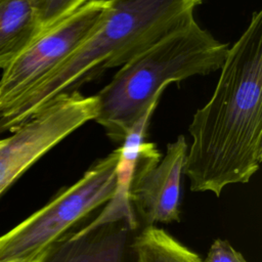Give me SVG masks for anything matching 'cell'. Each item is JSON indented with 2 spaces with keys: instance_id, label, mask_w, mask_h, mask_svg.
<instances>
[{
  "instance_id": "277c9868",
  "label": "cell",
  "mask_w": 262,
  "mask_h": 262,
  "mask_svg": "<svg viewBox=\"0 0 262 262\" xmlns=\"http://www.w3.org/2000/svg\"><path fill=\"white\" fill-rule=\"evenodd\" d=\"M119 154L117 148L97 160L79 180L0 235V262H30L51 243L80 229L113 198Z\"/></svg>"
},
{
  "instance_id": "4fadbf2b",
  "label": "cell",
  "mask_w": 262,
  "mask_h": 262,
  "mask_svg": "<svg viewBox=\"0 0 262 262\" xmlns=\"http://www.w3.org/2000/svg\"><path fill=\"white\" fill-rule=\"evenodd\" d=\"M204 262H248L229 242L217 238L211 245Z\"/></svg>"
},
{
  "instance_id": "30bf717a",
  "label": "cell",
  "mask_w": 262,
  "mask_h": 262,
  "mask_svg": "<svg viewBox=\"0 0 262 262\" xmlns=\"http://www.w3.org/2000/svg\"><path fill=\"white\" fill-rule=\"evenodd\" d=\"M42 33L29 0H0V70L7 68Z\"/></svg>"
},
{
  "instance_id": "7c38bea8",
  "label": "cell",
  "mask_w": 262,
  "mask_h": 262,
  "mask_svg": "<svg viewBox=\"0 0 262 262\" xmlns=\"http://www.w3.org/2000/svg\"><path fill=\"white\" fill-rule=\"evenodd\" d=\"M43 32L53 28L90 0H29Z\"/></svg>"
},
{
  "instance_id": "ba28073f",
  "label": "cell",
  "mask_w": 262,
  "mask_h": 262,
  "mask_svg": "<svg viewBox=\"0 0 262 262\" xmlns=\"http://www.w3.org/2000/svg\"><path fill=\"white\" fill-rule=\"evenodd\" d=\"M135 230L125 220L83 226L48 245L30 262H130Z\"/></svg>"
},
{
  "instance_id": "3957f363",
  "label": "cell",
  "mask_w": 262,
  "mask_h": 262,
  "mask_svg": "<svg viewBox=\"0 0 262 262\" xmlns=\"http://www.w3.org/2000/svg\"><path fill=\"white\" fill-rule=\"evenodd\" d=\"M228 49L193 18L120 68L94 95V121L113 141L122 142L171 82L220 70Z\"/></svg>"
},
{
  "instance_id": "8992f818",
  "label": "cell",
  "mask_w": 262,
  "mask_h": 262,
  "mask_svg": "<svg viewBox=\"0 0 262 262\" xmlns=\"http://www.w3.org/2000/svg\"><path fill=\"white\" fill-rule=\"evenodd\" d=\"M108 0H90L72 15L43 32L3 70L0 113L4 112L53 72L96 29Z\"/></svg>"
},
{
  "instance_id": "9c48e42d",
  "label": "cell",
  "mask_w": 262,
  "mask_h": 262,
  "mask_svg": "<svg viewBox=\"0 0 262 262\" xmlns=\"http://www.w3.org/2000/svg\"><path fill=\"white\" fill-rule=\"evenodd\" d=\"M157 104L158 101L147 108L122 141L116 167L114 195L104 205L100 213L84 226L91 227L106 222L125 220L134 229L138 228V222L130 204V189L143 155L145 146L144 134Z\"/></svg>"
},
{
  "instance_id": "7a4b0ae2",
  "label": "cell",
  "mask_w": 262,
  "mask_h": 262,
  "mask_svg": "<svg viewBox=\"0 0 262 262\" xmlns=\"http://www.w3.org/2000/svg\"><path fill=\"white\" fill-rule=\"evenodd\" d=\"M202 0H108L96 29L53 72L0 113V133L11 131L56 97L77 91L100 71L130 59L194 18Z\"/></svg>"
},
{
  "instance_id": "8fae6325",
  "label": "cell",
  "mask_w": 262,
  "mask_h": 262,
  "mask_svg": "<svg viewBox=\"0 0 262 262\" xmlns=\"http://www.w3.org/2000/svg\"><path fill=\"white\" fill-rule=\"evenodd\" d=\"M134 262H204L201 257L156 226L141 229L132 244Z\"/></svg>"
},
{
  "instance_id": "5b68a950",
  "label": "cell",
  "mask_w": 262,
  "mask_h": 262,
  "mask_svg": "<svg viewBox=\"0 0 262 262\" xmlns=\"http://www.w3.org/2000/svg\"><path fill=\"white\" fill-rule=\"evenodd\" d=\"M95 96L62 94L0 139V196L38 160L96 117Z\"/></svg>"
},
{
  "instance_id": "6da1fadb",
  "label": "cell",
  "mask_w": 262,
  "mask_h": 262,
  "mask_svg": "<svg viewBox=\"0 0 262 262\" xmlns=\"http://www.w3.org/2000/svg\"><path fill=\"white\" fill-rule=\"evenodd\" d=\"M220 70L212 97L188 127L183 169L191 191L216 196L249 182L262 161V11L252 13Z\"/></svg>"
},
{
  "instance_id": "52a82bcc",
  "label": "cell",
  "mask_w": 262,
  "mask_h": 262,
  "mask_svg": "<svg viewBox=\"0 0 262 262\" xmlns=\"http://www.w3.org/2000/svg\"><path fill=\"white\" fill-rule=\"evenodd\" d=\"M183 135L167 145L165 156L156 145L145 143L139 167L130 189V204L138 225L155 226L180 220L181 179L187 152Z\"/></svg>"
}]
</instances>
